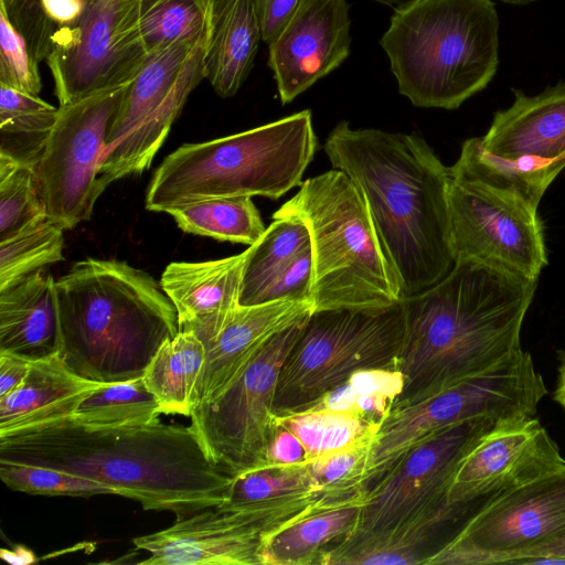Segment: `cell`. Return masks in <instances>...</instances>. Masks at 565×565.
I'll list each match as a JSON object with an SVG mask.
<instances>
[{"label":"cell","instance_id":"cell-1","mask_svg":"<svg viewBox=\"0 0 565 565\" xmlns=\"http://www.w3.org/2000/svg\"><path fill=\"white\" fill-rule=\"evenodd\" d=\"M0 461L99 481L177 520L222 503L233 478L207 458L190 426L160 419L117 427L58 419L0 437Z\"/></svg>","mask_w":565,"mask_h":565},{"label":"cell","instance_id":"cell-2","mask_svg":"<svg viewBox=\"0 0 565 565\" xmlns=\"http://www.w3.org/2000/svg\"><path fill=\"white\" fill-rule=\"evenodd\" d=\"M324 152L361 192L402 297L445 278L456 258L449 169L419 136L339 122Z\"/></svg>","mask_w":565,"mask_h":565},{"label":"cell","instance_id":"cell-3","mask_svg":"<svg viewBox=\"0 0 565 565\" xmlns=\"http://www.w3.org/2000/svg\"><path fill=\"white\" fill-rule=\"evenodd\" d=\"M537 281L457 260L434 286L402 299L396 370L404 388L392 408L426 399L515 354Z\"/></svg>","mask_w":565,"mask_h":565},{"label":"cell","instance_id":"cell-4","mask_svg":"<svg viewBox=\"0 0 565 565\" xmlns=\"http://www.w3.org/2000/svg\"><path fill=\"white\" fill-rule=\"evenodd\" d=\"M55 287L57 354L83 379L114 384L142 377L179 332L177 310L160 284L126 262H76Z\"/></svg>","mask_w":565,"mask_h":565},{"label":"cell","instance_id":"cell-5","mask_svg":"<svg viewBox=\"0 0 565 565\" xmlns=\"http://www.w3.org/2000/svg\"><path fill=\"white\" fill-rule=\"evenodd\" d=\"M500 419L476 417L411 449L366 490L354 530L329 547L326 565H424L436 533L471 514L449 502L456 470Z\"/></svg>","mask_w":565,"mask_h":565},{"label":"cell","instance_id":"cell-6","mask_svg":"<svg viewBox=\"0 0 565 565\" xmlns=\"http://www.w3.org/2000/svg\"><path fill=\"white\" fill-rule=\"evenodd\" d=\"M380 44L398 92L416 107L457 109L499 65L491 0H414L394 9Z\"/></svg>","mask_w":565,"mask_h":565},{"label":"cell","instance_id":"cell-7","mask_svg":"<svg viewBox=\"0 0 565 565\" xmlns=\"http://www.w3.org/2000/svg\"><path fill=\"white\" fill-rule=\"evenodd\" d=\"M317 138L311 111L231 136L184 143L163 159L146 193V209L167 212L232 196L281 198L302 184Z\"/></svg>","mask_w":565,"mask_h":565},{"label":"cell","instance_id":"cell-8","mask_svg":"<svg viewBox=\"0 0 565 565\" xmlns=\"http://www.w3.org/2000/svg\"><path fill=\"white\" fill-rule=\"evenodd\" d=\"M294 216L308 227L313 311L382 310L403 299L365 201L341 170L307 179L273 217Z\"/></svg>","mask_w":565,"mask_h":565},{"label":"cell","instance_id":"cell-9","mask_svg":"<svg viewBox=\"0 0 565 565\" xmlns=\"http://www.w3.org/2000/svg\"><path fill=\"white\" fill-rule=\"evenodd\" d=\"M403 335L402 301L382 310L312 311L280 369L276 415L312 407L356 371L396 370Z\"/></svg>","mask_w":565,"mask_h":565},{"label":"cell","instance_id":"cell-10","mask_svg":"<svg viewBox=\"0 0 565 565\" xmlns=\"http://www.w3.org/2000/svg\"><path fill=\"white\" fill-rule=\"evenodd\" d=\"M546 393L531 354L520 350L426 399L392 408L374 436L364 468L365 487L438 431L476 417L505 420L534 416Z\"/></svg>","mask_w":565,"mask_h":565},{"label":"cell","instance_id":"cell-11","mask_svg":"<svg viewBox=\"0 0 565 565\" xmlns=\"http://www.w3.org/2000/svg\"><path fill=\"white\" fill-rule=\"evenodd\" d=\"M210 31L211 23L196 38L151 52L125 88L106 137L98 177L104 190L150 167L189 95L205 79Z\"/></svg>","mask_w":565,"mask_h":565},{"label":"cell","instance_id":"cell-12","mask_svg":"<svg viewBox=\"0 0 565 565\" xmlns=\"http://www.w3.org/2000/svg\"><path fill=\"white\" fill-rule=\"evenodd\" d=\"M317 490L234 509L205 508L171 526L132 540L148 565H259L268 537L297 520L351 500Z\"/></svg>","mask_w":565,"mask_h":565},{"label":"cell","instance_id":"cell-13","mask_svg":"<svg viewBox=\"0 0 565 565\" xmlns=\"http://www.w3.org/2000/svg\"><path fill=\"white\" fill-rule=\"evenodd\" d=\"M308 317L275 334L234 382L191 411L190 428L205 455L231 476L265 466L278 426L274 401L279 372Z\"/></svg>","mask_w":565,"mask_h":565},{"label":"cell","instance_id":"cell-14","mask_svg":"<svg viewBox=\"0 0 565 565\" xmlns=\"http://www.w3.org/2000/svg\"><path fill=\"white\" fill-rule=\"evenodd\" d=\"M565 537V465L488 502L424 565L523 564Z\"/></svg>","mask_w":565,"mask_h":565},{"label":"cell","instance_id":"cell-15","mask_svg":"<svg viewBox=\"0 0 565 565\" xmlns=\"http://www.w3.org/2000/svg\"><path fill=\"white\" fill-rule=\"evenodd\" d=\"M451 244L457 260H473L537 281L548 264L539 206L518 192L450 177Z\"/></svg>","mask_w":565,"mask_h":565},{"label":"cell","instance_id":"cell-16","mask_svg":"<svg viewBox=\"0 0 565 565\" xmlns=\"http://www.w3.org/2000/svg\"><path fill=\"white\" fill-rule=\"evenodd\" d=\"M126 86L58 106L45 149L34 167L47 220L63 230L88 221L105 191L98 180L110 121Z\"/></svg>","mask_w":565,"mask_h":565},{"label":"cell","instance_id":"cell-17","mask_svg":"<svg viewBox=\"0 0 565 565\" xmlns=\"http://www.w3.org/2000/svg\"><path fill=\"white\" fill-rule=\"evenodd\" d=\"M140 0H96L73 43L46 61L60 106L128 85L150 56Z\"/></svg>","mask_w":565,"mask_h":565},{"label":"cell","instance_id":"cell-18","mask_svg":"<svg viewBox=\"0 0 565 565\" xmlns=\"http://www.w3.org/2000/svg\"><path fill=\"white\" fill-rule=\"evenodd\" d=\"M565 465L534 416L499 422L459 463L449 502L471 515L499 494Z\"/></svg>","mask_w":565,"mask_h":565},{"label":"cell","instance_id":"cell-19","mask_svg":"<svg viewBox=\"0 0 565 565\" xmlns=\"http://www.w3.org/2000/svg\"><path fill=\"white\" fill-rule=\"evenodd\" d=\"M347 0H302L268 45L281 104H288L337 67L350 54Z\"/></svg>","mask_w":565,"mask_h":565},{"label":"cell","instance_id":"cell-20","mask_svg":"<svg viewBox=\"0 0 565 565\" xmlns=\"http://www.w3.org/2000/svg\"><path fill=\"white\" fill-rule=\"evenodd\" d=\"M312 311L310 300L281 299L253 306L239 305L222 320L184 329L193 331L205 348L193 406L217 396L242 374L275 334Z\"/></svg>","mask_w":565,"mask_h":565},{"label":"cell","instance_id":"cell-21","mask_svg":"<svg viewBox=\"0 0 565 565\" xmlns=\"http://www.w3.org/2000/svg\"><path fill=\"white\" fill-rule=\"evenodd\" d=\"M512 90L513 103L495 111L480 143L489 154L552 183L565 168V81L533 96Z\"/></svg>","mask_w":565,"mask_h":565},{"label":"cell","instance_id":"cell-22","mask_svg":"<svg viewBox=\"0 0 565 565\" xmlns=\"http://www.w3.org/2000/svg\"><path fill=\"white\" fill-rule=\"evenodd\" d=\"M55 280L41 268L0 291V352L30 361L58 352Z\"/></svg>","mask_w":565,"mask_h":565},{"label":"cell","instance_id":"cell-23","mask_svg":"<svg viewBox=\"0 0 565 565\" xmlns=\"http://www.w3.org/2000/svg\"><path fill=\"white\" fill-rule=\"evenodd\" d=\"M249 247L238 255L204 262H173L160 286L178 315L179 330L227 317L239 306L244 266Z\"/></svg>","mask_w":565,"mask_h":565},{"label":"cell","instance_id":"cell-24","mask_svg":"<svg viewBox=\"0 0 565 565\" xmlns=\"http://www.w3.org/2000/svg\"><path fill=\"white\" fill-rule=\"evenodd\" d=\"M102 383L72 372L58 354L32 361L24 383L0 398V437L72 417Z\"/></svg>","mask_w":565,"mask_h":565},{"label":"cell","instance_id":"cell-25","mask_svg":"<svg viewBox=\"0 0 565 565\" xmlns=\"http://www.w3.org/2000/svg\"><path fill=\"white\" fill-rule=\"evenodd\" d=\"M262 40L253 0H212L205 79L222 98L234 96L247 78Z\"/></svg>","mask_w":565,"mask_h":565},{"label":"cell","instance_id":"cell-26","mask_svg":"<svg viewBox=\"0 0 565 565\" xmlns=\"http://www.w3.org/2000/svg\"><path fill=\"white\" fill-rule=\"evenodd\" d=\"M366 490L344 503L310 513L273 534L262 548L260 564H320L331 543H338L354 530L366 500Z\"/></svg>","mask_w":565,"mask_h":565},{"label":"cell","instance_id":"cell-27","mask_svg":"<svg viewBox=\"0 0 565 565\" xmlns=\"http://www.w3.org/2000/svg\"><path fill=\"white\" fill-rule=\"evenodd\" d=\"M96 0H0L38 63L63 53L74 41Z\"/></svg>","mask_w":565,"mask_h":565},{"label":"cell","instance_id":"cell-28","mask_svg":"<svg viewBox=\"0 0 565 565\" xmlns=\"http://www.w3.org/2000/svg\"><path fill=\"white\" fill-rule=\"evenodd\" d=\"M204 360V344L191 330H179L159 348L142 380L159 403L161 414L190 416Z\"/></svg>","mask_w":565,"mask_h":565},{"label":"cell","instance_id":"cell-29","mask_svg":"<svg viewBox=\"0 0 565 565\" xmlns=\"http://www.w3.org/2000/svg\"><path fill=\"white\" fill-rule=\"evenodd\" d=\"M277 424L295 435L306 462L372 441L382 422L355 408L310 407L277 415Z\"/></svg>","mask_w":565,"mask_h":565},{"label":"cell","instance_id":"cell-30","mask_svg":"<svg viewBox=\"0 0 565 565\" xmlns=\"http://www.w3.org/2000/svg\"><path fill=\"white\" fill-rule=\"evenodd\" d=\"M58 107L0 84V156L35 167L56 121Z\"/></svg>","mask_w":565,"mask_h":565},{"label":"cell","instance_id":"cell-31","mask_svg":"<svg viewBox=\"0 0 565 565\" xmlns=\"http://www.w3.org/2000/svg\"><path fill=\"white\" fill-rule=\"evenodd\" d=\"M250 198L202 200L172 210L169 214L185 233L250 246L266 231Z\"/></svg>","mask_w":565,"mask_h":565},{"label":"cell","instance_id":"cell-32","mask_svg":"<svg viewBox=\"0 0 565 565\" xmlns=\"http://www.w3.org/2000/svg\"><path fill=\"white\" fill-rule=\"evenodd\" d=\"M273 218L262 237L249 246L241 285V306L255 305L266 286L311 246L309 230L301 220L294 216Z\"/></svg>","mask_w":565,"mask_h":565},{"label":"cell","instance_id":"cell-33","mask_svg":"<svg viewBox=\"0 0 565 565\" xmlns=\"http://www.w3.org/2000/svg\"><path fill=\"white\" fill-rule=\"evenodd\" d=\"M160 406L142 377L103 384L77 406L73 419L94 427L149 424L159 419Z\"/></svg>","mask_w":565,"mask_h":565},{"label":"cell","instance_id":"cell-34","mask_svg":"<svg viewBox=\"0 0 565 565\" xmlns=\"http://www.w3.org/2000/svg\"><path fill=\"white\" fill-rule=\"evenodd\" d=\"M212 0H140V29L149 52L200 35L211 23Z\"/></svg>","mask_w":565,"mask_h":565},{"label":"cell","instance_id":"cell-35","mask_svg":"<svg viewBox=\"0 0 565 565\" xmlns=\"http://www.w3.org/2000/svg\"><path fill=\"white\" fill-rule=\"evenodd\" d=\"M317 490L321 488L312 475L309 462L265 465L233 476L224 499L217 507L234 509Z\"/></svg>","mask_w":565,"mask_h":565},{"label":"cell","instance_id":"cell-36","mask_svg":"<svg viewBox=\"0 0 565 565\" xmlns=\"http://www.w3.org/2000/svg\"><path fill=\"white\" fill-rule=\"evenodd\" d=\"M63 228L44 220L0 242V291L63 260Z\"/></svg>","mask_w":565,"mask_h":565},{"label":"cell","instance_id":"cell-37","mask_svg":"<svg viewBox=\"0 0 565 565\" xmlns=\"http://www.w3.org/2000/svg\"><path fill=\"white\" fill-rule=\"evenodd\" d=\"M44 220L46 207L34 168L0 156V242Z\"/></svg>","mask_w":565,"mask_h":565},{"label":"cell","instance_id":"cell-38","mask_svg":"<svg viewBox=\"0 0 565 565\" xmlns=\"http://www.w3.org/2000/svg\"><path fill=\"white\" fill-rule=\"evenodd\" d=\"M404 382V376L398 370H360L353 373L344 384L324 395L312 407L355 408L383 422L401 395Z\"/></svg>","mask_w":565,"mask_h":565},{"label":"cell","instance_id":"cell-39","mask_svg":"<svg viewBox=\"0 0 565 565\" xmlns=\"http://www.w3.org/2000/svg\"><path fill=\"white\" fill-rule=\"evenodd\" d=\"M0 478L8 488L33 495H119L117 490L99 481L36 465L0 461Z\"/></svg>","mask_w":565,"mask_h":565},{"label":"cell","instance_id":"cell-40","mask_svg":"<svg viewBox=\"0 0 565 565\" xmlns=\"http://www.w3.org/2000/svg\"><path fill=\"white\" fill-rule=\"evenodd\" d=\"M38 64L23 36L0 9V84L39 95L42 82Z\"/></svg>","mask_w":565,"mask_h":565},{"label":"cell","instance_id":"cell-41","mask_svg":"<svg viewBox=\"0 0 565 565\" xmlns=\"http://www.w3.org/2000/svg\"><path fill=\"white\" fill-rule=\"evenodd\" d=\"M372 443L373 440L309 462L321 490L354 493L367 489L363 476Z\"/></svg>","mask_w":565,"mask_h":565},{"label":"cell","instance_id":"cell-42","mask_svg":"<svg viewBox=\"0 0 565 565\" xmlns=\"http://www.w3.org/2000/svg\"><path fill=\"white\" fill-rule=\"evenodd\" d=\"M312 254L310 248L294 258L259 294L255 305L281 299L311 301Z\"/></svg>","mask_w":565,"mask_h":565},{"label":"cell","instance_id":"cell-43","mask_svg":"<svg viewBox=\"0 0 565 565\" xmlns=\"http://www.w3.org/2000/svg\"><path fill=\"white\" fill-rule=\"evenodd\" d=\"M302 0H253L262 30V40L269 45L289 21Z\"/></svg>","mask_w":565,"mask_h":565},{"label":"cell","instance_id":"cell-44","mask_svg":"<svg viewBox=\"0 0 565 565\" xmlns=\"http://www.w3.org/2000/svg\"><path fill=\"white\" fill-rule=\"evenodd\" d=\"M306 462V452L299 439L277 426L266 450L265 465H291Z\"/></svg>","mask_w":565,"mask_h":565},{"label":"cell","instance_id":"cell-45","mask_svg":"<svg viewBox=\"0 0 565 565\" xmlns=\"http://www.w3.org/2000/svg\"><path fill=\"white\" fill-rule=\"evenodd\" d=\"M32 361L0 352V398L18 390L26 380Z\"/></svg>","mask_w":565,"mask_h":565},{"label":"cell","instance_id":"cell-46","mask_svg":"<svg viewBox=\"0 0 565 565\" xmlns=\"http://www.w3.org/2000/svg\"><path fill=\"white\" fill-rule=\"evenodd\" d=\"M523 564H565V537L543 546Z\"/></svg>","mask_w":565,"mask_h":565},{"label":"cell","instance_id":"cell-47","mask_svg":"<svg viewBox=\"0 0 565 565\" xmlns=\"http://www.w3.org/2000/svg\"><path fill=\"white\" fill-rule=\"evenodd\" d=\"M0 557L13 565H30L35 563V555L23 545H15L13 550L1 548Z\"/></svg>","mask_w":565,"mask_h":565},{"label":"cell","instance_id":"cell-48","mask_svg":"<svg viewBox=\"0 0 565 565\" xmlns=\"http://www.w3.org/2000/svg\"><path fill=\"white\" fill-rule=\"evenodd\" d=\"M553 398L565 409V353L563 354L562 362L558 367L557 382Z\"/></svg>","mask_w":565,"mask_h":565},{"label":"cell","instance_id":"cell-49","mask_svg":"<svg viewBox=\"0 0 565 565\" xmlns=\"http://www.w3.org/2000/svg\"><path fill=\"white\" fill-rule=\"evenodd\" d=\"M374 1H377V2H381V3H384L386 6H390L392 7L393 9H396L401 6H404V4H407L414 0H374Z\"/></svg>","mask_w":565,"mask_h":565},{"label":"cell","instance_id":"cell-50","mask_svg":"<svg viewBox=\"0 0 565 565\" xmlns=\"http://www.w3.org/2000/svg\"><path fill=\"white\" fill-rule=\"evenodd\" d=\"M500 1L508 3V4H513V6H525V4L533 3L537 0H500Z\"/></svg>","mask_w":565,"mask_h":565}]
</instances>
